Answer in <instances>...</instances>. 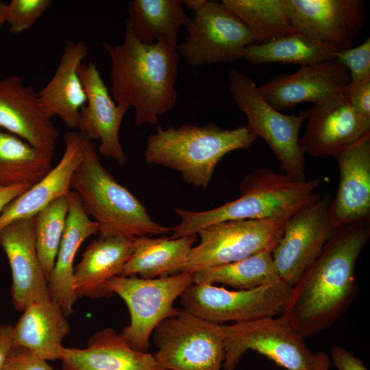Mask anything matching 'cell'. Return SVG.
Segmentation results:
<instances>
[{
  "label": "cell",
  "instance_id": "cell-1",
  "mask_svg": "<svg viewBox=\"0 0 370 370\" xmlns=\"http://www.w3.org/2000/svg\"><path fill=\"white\" fill-rule=\"evenodd\" d=\"M370 237V221L336 227L314 262L291 288L283 315L304 338L329 328L356 297L357 259Z\"/></svg>",
  "mask_w": 370,
  "mask_h": 370
},
{
  "label": "cell",
  "instance_id": "cell-2",
  "mask_svg": "<svg viewBox=\"0 0 370 370\" xmlns=\"http://www.w3.org/2000/svg\"><path fill=\"white\" fill-rule=\"evenodd\" d=\"M109 55L110 92L117 104L134 109L136 125H157L175 105V84L180 55L177 47L141 43L125 24L121 44L103 42Z\"/></svg>",
  "mask_w": 370,
  "mask_h": 370
},
{
  "label": "cell",
  "instance_id": "cell-3",
  "mask_svg": "<svg viewBox=\"0 0 370 370\" xmlns=\"http://www.w3.org/2000/svg\"><path fill=\"white\" fill-rule=\"evenodd\" d=\"M321 180H299L270 168L261 167L240 183L241 196L213 209L191 211L175 209L180 222L172 227V238L197 235L201 229L227 221L278 219L287 220L316 201Z\"/></svg>",
  "mask_w": 370,
  "mask_h": 370
},
{
  "label": "cell",
  "instance_id": "cell-4",
  "mask_svg": "<svg viewBox=\"0 0 370 370\" xmlns=\"http://www.w3.org/2000/svg\"><path fill=\"white\" fill-rule=\"evenodd\" d=\"M257 136L246 126L224 129L204 126L158 127L147 139L145 159L182 173L188 184L206 188L217 164L228 153L252 146Z\"/></svg>",
  "mask_w": 370,
  "mask_h": 370
},
{
  "label": "cell",
  "instance_id": "cell-5",
  "mask_svg": "<svg viewBox=\"0 0 370 370\" xmlns=\"http://www.w3.org/2000/svg\"><path fill=\"white\" fill-rule=\"evenodd\" d=\"M82 135L83 156L73 173L71 190L98 225L99 233L139 237L172 231L151 219L142 203L102 165L92 140Z\"/></svg>",
  "mask_w": 370,
  "mask_h": 370
},
{
  "label": "cell",
  "instance_id": "cell-6",
  "mask_svg": "<svg viewBox=\"0 0 370 370\" xmlns=\"http://www.w3.org/2000/svg\"><path fill=\"white\" fill-rule=\"evenodd\" d=\"M228 77L232 97L246 116L249 129L267 143L284 173L299 180H307L299 135L309 110H301L297 115L284 114L264 99L247 75L232 69Z\"/></svg>",
  "mask_w": 370,
  "mask_h": 370
},
{
  "label": "cell",
  "instance_id": "cell-7",
  "mask_svg": "<svg viewBox=\"0 0 370 370\" xmlns=\"http://www.w3.org/2000/svg\"><path fill=\"white\" fill-rule=\"evenodd\" d=\"M193 283V275L185 272L153 279L119 275L106 282L108 295L116 294L127 306L130 321L121 333L134 349L147 351L151 334L177 312L175 301Z\"/></svg>",
  "mask_w": 370,
  "mask_h": 370
},
{
  "label": "cell",
  "instance_id": "cell-8",
  "mask_svg": "<svg viewBox=\"0 0 370 370\" xmlns=\"http://www.w3.org/2000/svg\"><path fill=\"white\" fill-rule=\"evenodd\" d=\"M154 356L164 370H221L225 358L223 324L184 309L153 332Z\"/></svg>",
  "mask_w": 370,
  "mask_h": 370
},
{
  "label": "cell",
  "instance_id": "cell-9",
  "mask_svg": "<svg viewBox=\"0 0 370 370\" xmlns=\"http://www.w3.org/2000/svg\"><path fill=\"white\" fill-rule=\"evenodd\" d=\"M223 329L224 370H234L249 350L287 370H315L314 354L282 314L223 325Z\"/></svg>",
  "mask_w": 370,
  "mask_h": 370
},
{
  "label": "cell",
  "instance_id": "cell-10",
  "mask_svg": "<svg viewBox=\"0 0 370 370\" xmlns=\"http://www.w3.org/2000/svg\"><path fill=\"white\" fill-rule=\"evenodd\" d=\"M291 287L280 280L250 289L193 283L180 297L182 309L219 324L281 315Z\"/></svg>",
  "mask_w": 370,
  "mask_h": 370
},
{
  "label": "cell",
  "instance_id": "cell-11",
  "mask_svg": "<svg viewBox=\"0 0 370 370\" xmlns=\"http://www.w3.org/2000/svg\"><path fill=\"white\" fill-rule=\"evenodd\" d=\"M286 220L227 221L206 227L197 233L199 243L193 246L182 272L193 273L243 260L273 249L280 239Z\"/></svg>",
  "mask_w": 370,
  "mask_h": 370
},
{
  "label": "cell",
  "instance_id": "cell-12",
  "mask_svg": "<svg viewBox=\"0 0 370 370\" xmlns=\"http://www.w3.org/2000/svg\"><path fill=\"white\" fill-rule=\"evenodd\" d=\"M184 28L188 36L177 45V50L193 67L236 61L254 44L243 21L216 1H208Z\"/></svg>",
  "mask_w": 370,
  "mask_h": 370
},
{
  "label": "cell",
  "instance_id": "cell-13",
  "mask_svg": "<svg viewBox=\"0 0 370 370\" xmlns=\"http://www.w3.org/2000/svg\"><path fill=\"white\" fill-rule=\"evenodd\" d=\"M332 199L329 194L320 196L284 223L272 257L280 280L291 287L318 258L335 229L329 215Z\"/></svg>",
  "mask_w": 370,
  "mask_h": 370
},
{
  "label": "cell",
  "instance_id": "cell-14",
  "mask_svg": "<svg viewBox=\"0 0 370 370\" xmlns=\"http://www.w3.org/2000/svg\"><path fill=\"white\" fill-rule=\"evenodd\" d=\"M291 25L336 50L353 47L367 14L362 0H284Z\"/></svg>",
  "mask_w": 370,
  "mask_h": 370
},
{
  "label": "cell",
  "instance_id": "cell-15",
  "mask_svg": "<svg viewBox=\"0 0 370 370\" xmlns=\"http://www.w3.org/2000/svg\"><path fill=\"white\" fill-rule=\"evenodd\" d=\"M343 91L314 104L309 110L307 127L299 138L304 154L321 158L335 157L343 149L370 133V118L356 112Z\"/></svg>",
  "mask_w": 370,
  "mask_h": 370
},
{
  "label": "cell",
  "instance_id": "cell-16",
  "mask_svg": "<svg viewBox=\"0 0 370 370\" xmlns=\"http://www.w3.org/2000/svg\"><path fill=\"white\" fill-rule=\"evenodd\" d=\"M78 72L87 101L80 110L77 129L91 140H99L98 151L101 156L123 165L126 156L120 143L119 130L129 109L112 99L95 62H82Z\"/></svg>",
  "mask_w": 370,
  "mask_h": 370
},
{
  "label": "cell",
  "instance_id": "cell-17",
  "mask_svg": "<svg viewBox=\"0 0 370 370\" xmlns=\"http://www.w3.org/2000/svg\"><path fill=\"white\" fill-rule=\"evenodd\" d=\"M0 245L11 269L14 308L23 312L32 303L51 299L37 252L34 217L5 226L0 231Z\"/></svg>",
  "mask_w": 370,
  "mask_h": 370
},
{
  "label": "cell",
  "instance_id": "cell-18",
  "mask_svg": "<svg viewBox=\"0 0 370 370\" xmlns=\"http://www.w3.org/2000/svg\"><path fill=\"white\" fill-rule=\"evenodd\" d=\"M0 129L53 157L58 130L41 106L38 92L18 77L0 79Z\"/></svg>",
  "mask_w": 370,
  "mask_h": 370
},
{
  "label": "cell",
  "instance_id": "cell-19",
  "mask_svg": "<svg viewBox=\"0 0 370 370\" xmlns=\"http://www.w3.org/2000/svg\"><path fill=\"white\" fill-rule=\"evenodd\" d=\"M339 170L338 188L329 206L334 227L370 221V133L334 157Z\"/></svg>",
  "mask_w": 370,
  "mask_h": 370
},
{
  "label": "cell",
  "instance_id": "cell-20",
  "mask_svg": "<svg viewBox=\"0 0 370 370\" xmlns=\"http://www.w3.org/2000/svg\"><path fill=\"white\" fill-rule=\"evenodd\" d=\"M349 82L347 69L328 61L303 66L293 73L273 75L257 88L264 99L280 112L304 102L315 104L342 92Z\"/></svg>",
  "mask_w": 370,
  "mask_h": 370
},
{
  "label": "cell",
  "instance_id": "cell-21",
  "mask_svg": "<svg viewBox=\"0 0 370 370\" xmlns=\"http://www.w3.org/2000/svg\"><path fill=\"white\" fill-rule=\"evenodd\" d=\"M60 360L63 370H164L154 354L134 349L111 328L93 334L86 348L63 347Z\"/></svg>",
  "mask_w": 370,
  "mask_h": 370
},
{
  "label": "cell",
  "instance_id": "cell-22",
  "mask_svg": "<svg viewBox=\"0 0 370 370\" xmlns=\"http://www.w3.org/2000/svg\"><path fill=\"white\" fill-rule=\"evenodd\" d=\"M58 164L40 181L10 202L0 214V231L8 224L34 217L56 199L69 194L75 170L83 156L82 135L68 132Z\"/></svg>",
  "mask_w": 370,
  "mask_h": 370
},
{
  "label": "cell",
  "instance_id": "cell-23",
  "mask_svg": "<svg viewBox=\"0 0 370 370\" xmlns=\"http://www.w3.org/2000/svg\"><path fill=\"white\" fill-rule=\"evenodd\" d=\"M83 40H66L59 64L49 82L38 92L41 106L52 119L58 116L71 128H77L80 110L87 96L79 68L87 56Z\"/></svg>",
  "mask_w": 370,
  "mask_h": 370
},
{
  "label": "cell",
  "instance_id": "cell-24",
  "mask_svg": "<svg viewBox=\"0 0 370 370\" xmlns=\"http://www.w3.org/2000/svg\"><path fill=\"white\" fill-rule=\"evenodd\" d=\"M136 237L100 234L74 267L73 286L77 297H108L106 282L121 275L135 247Z\"/></svg>",
  "mask_w": 370,
  "mask_h": 370
},
{
  "label": "cell",
  "instance_id": "cell-25",
  "mask_svg": "<svg viewBox=\"0 0 370 370\" xmlns=\"http://www.w3.org/2000/svg\"><path fill=\"white\" fill-rule=\"evenodd\" d=\"M69 212L53 269L48 278L50 297L67 316L73 312L77 296L73 286V262L82 243L99 233V226L85 212L79 196L68 194Z\"/></svg>",
  "mask_w": 370,
  "mask_h": 370
},
{
  "label": "cell",
  "instance_id": "cell-26",
  "mask_svg": "<svg viewBox=\"0 0 370 370\" xmlns=\"http://www.w3.org/2000/svg\"><path fill=\"white\" fill-rule=\"evenodd\" d=\"M62 307L51 299L32 303L13 326V347L30 350L46 360H60L71 328Z\"/></svg>",
  "mask_w": 370,
  "mask_h": 370
},
{
  "label": "cell",
  "instance_id": "cell-27",
  "mask_svg": "<svg viewBox=\"0 0 370 370\" xmlns=\"http://www.w3.org/2000/svg\"><path fill=\"white\" fill-rule=\"evenodd\" d=\"M195 241L196 235L179 238L136 237L134 251L121 276L138 275L142 278L153 279L182 273Z\"/></svg>",
  "mask_w": 370,
  "mask_h": 370
},
{
  "label": "cell",
  "instance_id": "cell-28",
  "mask_svg": "<svg viewBox=\"0 0 370 370\" xmlns=\"http://www.w3.org/2000/svg\"><path fill=\"white\" fill-rule=\"evenodd\" d=\"M127 12L125 24L145 45L160 42L177 47L178 32L190 19L181 0H132Z\"/></svg>",
  "mask_w": 370,
  "mask_h": 370
},
{
  "label": "cell",
  "instance_id": "cell-29",
  "mask_svg": "<svg viewBox=\"0 0 370 370\" xmlns=\"http://www.w3.org/2000/svg\"><path fill=\"white\" fill-rule=\"evenodd\" d=\"M336 51L317 40L294 32L264 44L248 46L243 58L252 64L283 62L303 66L334 61Z\"/></svg>",
  "mask_w": 370,
  "mask_h": 370
},
{
  "label": "cell",
  "instance_id": "cell-30",
  "mask_svg": "<svg viewBox=\"0 0 370 370\" xmlns=\"http://www.w3.org/2000/svg\"><path fill=\"white\" fill-rule=\"evenodd\" d=\"M52 157L0 129V187L33 186L52 169Z\"/></svg>",
  "mask_w": 370,
  "mask_h": 370
},
{
  "label": "cell",
  "instance_id": "cell-31",
  "mask_svg": "<svg viewBox=\"0 0 370 370\" xmlns=\"http://www.w3.org/2000/svg\"><path fill=\"white\" fill-rule=\"evenodd\" d=\"M272 251L267 249L238 261L197 271L192 274L193 283H219L241 290L280 281Z\"/></svg>",
  "mask_w": 370,
  "mask_h": 370
},
{
  "label": "cell",
  "instance_id": "cell-32",
  "mask_svg": "<svg viewBox=\"0 0 370 370\" xmlns=\"http://www.w3.org/2000/svg\"><path fill=\"white\" fill-rule=\"evenodd\" d=\"M249 29L254 44L262 45L296 32L284 0H223Z\"/></svg>",
  "mask_w": 370,
  "mask_h": 370
},
{
  "label": "cell",
  "instance_id": "cell-33",
  "mask_svg": "<svg viewBox=\"0 0 370 370\" xmlns=\"http://www.w3.org/2000/svg\"><path fill=\"white\" fill-rule=\"evenodd\" d=\"M69 206L66 195L56 199L34 217L37 252L47 279L55 264Z\"/></svg>",
  "mask_w": 370,
  "mask_h": 370
},
{
  "label": "cell",
  "instance_id": "cell-34",
  "mask_svg": "<svg viewBox=\"0 0 370 370\" xmlns=\"http://www.w3.org/2000/svg\"><path fill=\"white\" fill-rule=\"evenodd\" d=\"M51 4L50 0H12L6 4L5 10L10 32L20 35L28 30Z\"/></svg>",
  "mask_w": 370,
  "mask_h": 370
},
{
  "label": "cell",
  "instance_id": "cell-35",
  "mask_svg": "<svg viewBox=\"0 0 370 370\" xmlns=\"http://www.w3.org/2000/svg\"><path fill=\"white\" fill-rule=\"evenodd\" d=\"M334 61L347 69L350 82L370 76V38L356 47L337 50Z\"/></svg>",
  "mask_w": 370,
  "mask_h": 370
},
{
  "label": "cell",
  "instance_id": "cell-36",
  "mask_svg": "<svg viewBox=\"0 0 370 370\" xmlns=\"http://www.w3.org/2000/svg\"><path fill=\"white\" fill-rule=\"evenodd\" d=\"M3 370H54L47 360L30 350L12 347Z\"/></svg>",
  "mask_w": 370,
  "mask_h": 370
},
{
  "label": "cell",
  "instance_id": "cell-37",
  "mask_svg": "<svg viewBox=\"0 0 370 370\" xmlns=\"http://www.w3.org/2000/svg\"><path fill=\"white\" fill-rule=\"evenodd\" d=\"M343 92L356 112L370 118V76L350 82Z\"/></svg>",
  "mask_w": 370,
  "mask_h": 370
},
{
  "label": "cell",
  "instance_id": "cell-38",
  "mask_svg": "<svg viewBox=\"0 0 370 370\" xmlns=\"http://www.w3.org/2000/svg\"><path fill=\"white\" fill-rule=\"evenodd\" d=\"M331 364L338 370H369L363 361L355 356L352 351L339 345L331 348Z\"/></svg>",
  "mask_w": 370,
  "mask_h": 370
},
{
  "label": "cell",
  "instance_id": "cell-39",
  "mask_svg": "<svg viewBox=\"0 0 370 370\" xmlns=\"http://www.w3.org/2000/svg\"><path fill=\"white\" fill-rule=\"evenodd\" d=\"M13 325H0V370H3L12 345Z\"/></svg>",
  "mask_w": 370,
  "mask_h": 370
},
{
  "label": "cell",
  "instance_id": "cell-40",
  "mask_svg": "<svg viewBox=\"0 0 370 370\" xmlns=\"http://www.w3.org/2000/svg\"><path fill=\"white\" fill-rule=\"evenodd\" d=\"M31 186L23 184L0 187V214L10 202L28 190Z\"/></svg>",
  "mask_w": 370,
  "mask_h": 370
},
{
  "label": "cell",
  "instance_id": "cell-41",
  "mask_svg": "<svg viewBox=\"0 0 370 370\" xmlns=\"http://www.w3.org/2000/svg\"><path fill=\"white\" fill-rule=\"evenodd\" d=\"M315 370H329L331 362L328 355L323 352L314 354Z\"/></svg>",
  "mask_w": 370,
  "mask_h": 370
},
{
  "label": "cell",
  "instance_id": "cell-42",
  "mask_svg": "<svg viewBox=\"0 0 370 370\" xmlns=\"http://www.w3.org/2000/svg\"><path fill=\"white\" fill-rule=\"evenodd\" d=\"M183 7L197 12L208 2L206 0H181Z\"/></svg>",
  "mask_w": 370,
  "mask_h": 370
},
{
  "label": "cell",
  "instance_id": "cell-43",
  "mask_svg": "<svg viewBox=\"0 0 370 370\" xmlns=\"http://www.w3.org/2000/svg\"><path fill=\"white\" fill-rule=\"evenodd\" d=\"M6 4L0 1V28L5 23Z\"/></svg>",
  "mask_w": 370,
  "mask_h": 370
}]
</instances>
